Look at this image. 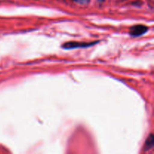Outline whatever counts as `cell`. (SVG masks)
<instances>
[{
  "instance_id": "cell-1",
  "label": "cell",
  "mask_w": 154,
  "mask_h": 154,
  "mask_svg": "<svg viewBox=\"0 0 154 154\" xmlns=\"http://www.w3.org/2000/svg\"><path fill=\"white\" fill-rule=\"evenodd\" d=\"M147 30H148V27L146 26L136 25L130 29L129 34L132 36H135V37H138V36H141L145 32H147Z\"/></svg>"
},
{
  "instance_id": "cell-2",
  "label": "cell",
  "mask_w": 154,
  "mask_h": 154,
  "mask_svg": "<svg viewBox=\"0 0 154 154\" xmlns=\"http://www.w3.org/2000/svg\"><path fill=\"white\" fill-rule=\"evenodd\" d=\"M97 42H92V43H78V42H68L63 45V48L65 49H73V48H87L90 47L91 45H95Z\"/></svg>"
},
{
  "instance_id": "cell-3",
  "label": "cell",
  "mask_w": 154,
  "mask_h": 154,
  "mask_svg": "<svg viewBox=\"0 0 154 154\" xmlns=\"http://www.w3.org/2000/svg\"><path fill=\"white\" fill-rule=\"evenodd\" d=\"M153 142H154L153 135L151 134V135L149 136V138L147 139V141H146L145 150H150V149L153 147Z\"/></svg>"
},
{
  "instance_id": "cell-4",
  "label": "cell",
  "mask_w": 154,
  "mask_h": 154,
  "mask_svg": "<svg viewBox=\"0 0 154 154\" xmlns=\"http://www.w3.org/2000/svg\"><path fill=\"white\" fill-rule=\"evenodd\" d=\"M74 1L81 5H87L90 2V0H74Z\"/></svg>"
}]
</instances>
